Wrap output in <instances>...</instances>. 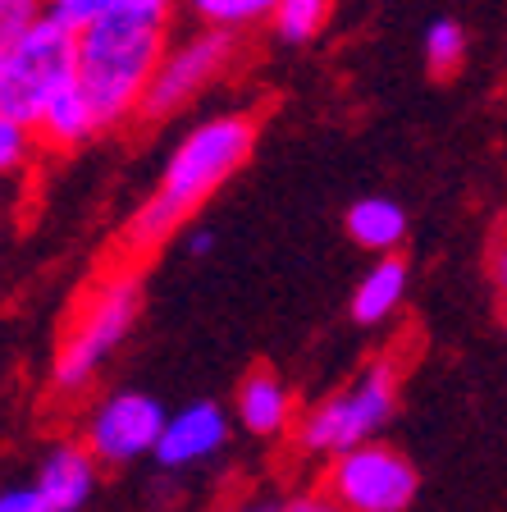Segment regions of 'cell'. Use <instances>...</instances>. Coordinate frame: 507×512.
<instances>
[{"label": "cell", "instance_id": "obj_11", "mask_svg": "<svg viewBox=\"0 0 507 512\" xmlns=\"http://www.w3.org/2000/svg\"><path fill=\"white\" fill-rule=\"evenodd\" d=\"M233 412H238V421H243L252 435L275 439V435H284L288 421H293V394H288V384L279 380L275 371H252L238 384Z\"/></svg>", "mask_w": 507, "mask_h": 512}, {"label": "cell", "instance_id": "obj_8", "mask_svg": "<svg viewBox=\"0 0 507 512\" xmlns=\"http://www.w3.org/2000/svg\"><path fill=\"white\" fill-rule=\"evenodd\" d=\"M165 407L151 394L138 389H119L92 412L87 421V453L106 467H128V462L156 453L160 435H165Z\"/></svg>", "mask_w": 507, "mask_h": 512}, {"label": "cell", "instance_id": "obj_17", "mask_svg": "<svg viewBox=\"0 0 507 512\" xmlns=\"http://www.w3.org/2000/svg\"><path fill=\"white\" fill-rule=\"evenodd\" d=\"M466 60V32L457 19H434L425 28V64L434 78L457 74V64Z\"/></svg>", "mask_w": 507, "mask_h": 512}, {"label": "cell", "instance_id": "obj_14", "mask_svg": "<svg viewBox=\"0 0 507 512\" xmlns=\"http://www.w3.org/2000/svg\"><path fill=\"white\" fill-rule=\"evenodd\" d=\"M96 128H101V119H96V110H92V101H87V92L74 83L69 92L60 96V101H55L51 110H46L42 124L32 128V133H37L46 147H60V151H64V147H78V142H87Z\"/></svg>", "mask_w": 507, "mask_h": 512}, {"label": "cell", "instance_id": "obj_15", "mask_svg": "<svg viewBox=\"0 0 507 512\" xmlns=\"http://www.w3.org/2000/svg\"><path fill=\"white\" fill-rule=\"evenodd\" d=\"M329 10H334V0H279L275 14H270V23H275L279 42L302 46L329 23Z\"/></svg>", "mask_w": 507, "mask_h": 512}, {"label": "cell", "instance_id": "obj_21", "mask_svg": "<svg viewBox=\"0 0 507 512\" xmlns=\"http://www.w3.org/2000/svg\"><path fill=\"white\" fill-rule=\"evenodd\" d=\"M28 156H32V133L23 124H14V119L0 115V179L19 170Z\"/></svg>", "mask_w": 507, "mask_h": 512}, {"label": "cell", "instance_id": "obj_26", "mask_svg": "<svg viewBox=\"0 0 507 512\" xmlns=\"http://www.w3.org/2000/svg\"><path fill=\"white\" fill-rule=\"evenodd\" d=\"M233 512H279V503H243V508H233Z\"/></svg>", "mask_w": 507, "mask_h": 512}, {"label": "cell", "instance_id": "obj_10", "mask_svg": "<svg viewBox=\"0 0 507 512\" xmlns=\"http://www.w3.org/2000/svg\"><path fill=\"white\" fill-rule=\"evenodd\" d=\"M96 467L101 462L87 453V444H55L37 467L32 490L46 503V512H78L96 490Z\"/></svg>", "mask_w": 507, "mask_h": 512}, {"label": "cell", "instance_id": "obj_22", "mask_svg": "<svg viewBox=\"0 0 507 512\" xmlns=\"http://www.w3.org/2000/svg\"><path fill=\"white\" fill-rule=\"evenodd\" d=\"M279 512H348V508H343L329 490H311V494H297V499L279 503Z\"/></svg>", "mask_w": 507, "mask_h": 512}, {"label": "cell", "instance_id": "obj_25", "mask_svg": "<svg viewBox=\"0 0 507 512\" xmlns=\"http://www.w3.org/2000/svg\"><path fill=\"white\" fill-rule=\"evenodd\" d=\"M211 243H215L211 229H197V234L188 238V252H192V256H206V252H211Z\"/></svg>", "mask_w": 507, "mask_h": 512}, {"label": "cell", "instance_id": "obj_16", "mask_svg": "<svg viewBox=\"0 0 507 512\" xmlns=\"http://www.w3.org/2000/svg\"><path fill=\"white\" fill-rule=\"evenodd\" d=\"M279 0H188V10L197 14L206 28H224V32H238L256 19H270Z\"/></svg>", "mask_w": 507, "mask_h": 512}, {"label": "cell", "instance_id": "obj_13", "mask_svg": "<svg viewBox=\"0 0 507 512\" xmlns=\"http://www.w3.org/2000/svg\"><path fill=\"white\" fill-rule=\"evenodd\" d=\"M348 234L366 252H393L407 238V211L393 197H361L348 206Z\"/></svg>", "mask_w": 507, "mask_h": 512}, {"label": "cell", "instance_id": "obj_3", "mask_svg": "<svg viewBox=\"0 0 507 512\" xmlns=\"http://www.w3.org/2000/svg\"><path fill=\"white\" fill-rule=\"evenodd\" d=\"M393 412H398V366L389 357H375L338 394H329L325 403H316L302 416L297 444L307 453L338 458L361 444H375V435L393 421Z\"/></svg>", "mask_w": 507, "mask_h": 512}, {"label": "cell", "instance_id": "obj_7", "mask_svg": "<svg viewBox=\"0 0 507 512\" xmlns=\"http://www.w3.org/2000/svg\"><path fill=\"white\" fill-rule=\"evenodd\" d=\"M238 55V32H224V28H201L192 32L188 42H179L174 51H165L160 60L156 78H151L147 96H142V119H169L179 115L188 101H197L215 78H224V69L233 64Z\"/></svg>", "mask_w": 507, "mask_h": 512}, {"label": "cell", "instance_id": "obj_9", "mask_svg": "<svg viewBox=\"0 0 507 512\" xmlns=\"http://www.w3.org/2000/svg\"><path fill=\"white\" fill-rule=\"evenodd\" d=\"M229 439V416L220 403H188L183 412H174L165 421V435L156 444V462L165 471H183L192 462H206L211 453H220Z\"/></svg>", "mask_w": 507, "mask_h": 512}, {"label": "cell", "instance_id": "obj_18", "mask_svg": "<svg viewBox=\"0 0 507 512\" xmlns=\"http://www.w3.org/2000/svg\"><path fill=\"white\" fill-rule=\"evenodd\" d=\"M42 10L55 28L83 37V32H92L96 23L110 19V0H42Z\"/></svg>", "mask_w": 507, "mask_h": 512}, {"label": "cell", "instance_id": "obj_12", "mask_svg": "<svg viewBox=\"0 0 507 512\" xmlns=\"http://www.w3.org/2000/svg\"><path fill=\"white\" fill-rule=\"evenodd\" d=\"M407 298V261L402 256H380L375 266L361 275V284L352 288V320L357 325H380Z\"/></svg>", "mask_w": 507, "mask_h": 512}, {"label": "cell", "instance_id": "obj_4", "mask_svg": "<svg viewBox=\"0 0 507 512\" xmlns=\"http://www.w3.org/2000/svg\"><path fill=\"white\" fill-rule=\"evenodd\" d=\"M78 83V37L42 19L0 60V115L32 128Z\"/></svg>", "mask_w": 507, "mask_h": 512}, {"label": "cell", "instance_id": "obj_20", "mask_svg": "<svg viewBox=\"0 0 507 512\" xmlns=\"http://www.w3.org/2000/svg\"><path fill=\"white\" fill-rule=\"evenodd\" d=\"M169 14H174V0H110V19H128L142 23V28H169Z\"/></svg>", "mask_w": 507, "mask_h": 512}, {"label": "cell", "instance_id": "obj_2", "mask_svg": "<svg viewBox=\"0 0 507 512\" xmlns=\"http://www.w3.org/2000/svg\"><path fill=\"white\" fill-rule=\"evenodd\" d=\"M165 51V32L128 19H106L78 37V87L87 92L101 128L138 115Z\"/></svg>", "mask_w": 507, "mask_h": 512}, {"label": "cell", "instance_id": "obj_1", "mask_svg": "<svg viewBox=\"0 0 507 512\" xmlns=\"http://www.w3.org/2000/svg\"><path fill=\"white\" fill-rule=\"evenodd\" d=\"M252 147H256V124L247 115H215L192 128L188 138L169 151L156 192L128 220V247L133 252H151L174 229H183V220L197 215V206L206 197H215L233 174L243 170Z\"/></svg>", "mask_w": 507, "mask_h": 512}, {"label": "cell", "instance_id": "obj_24", "mask_svg": "<svg viewBox=\"0 0 507 512\" xmlns=\"http://www.w3.org/2000/svg\"><path fill=\"white\" fill-rule=\"evenodd\" d=\"M489 275H494V293L507 307V238H498L494 252H489Z\"/></svg>", "mask_w": 507, "mask_h": 512}, {"label": "cell", "instance_id": "obj_6", "mask_svg": "<svg viewBox=\"0 0 507 512\" xmlns=\"http://www.w3.org/2000/svg\"><path fill=\"white\" fill-rule=\"evenodd\" d=\"M325 490L348 512H407L421 490L412 458L389 444H361L338 453L325 471Z\"/></svg>", "mask_w": 507, "mask_h": 512}, {"label": "cell", "instance_id": "obj_23", "mask_svg": "<svg viewBox=\"0 0 507 512\" xmlns=\"http://www.w3.org/2000/svg\"><path fill=\"white\" fill-rule=\"evenodd\" d=\"M0 512H46V503L37 499V490H32V485H23V490H5V494H0Z\"/></svg>", "mask_w": 507, "mask_h": 512}, {"label": "cell", "instance_id": "obj_5", "mask_svg": "<svg viewBox=\"0 0 507 512\" xmlns=\"http://www.w3.org/2000/svg\"><path fill=\"white\" fill-rule=\"evenodd\" d=\"M142 311V279L138 275H115L106 284L92 288V298L83 302L74 330L64 334L60 352H55L51 380L60 394H78L96 380V371L119 352V343L128 339L133 320Z\"/></svg>", "mask_w": 507, "mask_h": 512}, {"label": "cell", "instance_id": "obj_19", "mask_svg": "<svg viewBox=\"0 0 507 512\" xmlns=\"http://www.w3.org/2000/svg\"><path fill=\"white\" fill-rule=\"evenodd\" d=\"M46 19L42 0H0V60Z\"/></svg>", "mask_w": 507, "mask_h": 512}]
</instances>
